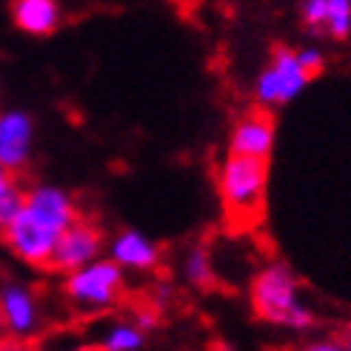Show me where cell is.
<instances>
[{"label":"cell","mask_w":351,"mask_h":351,"mask_svg":"<svg viewBox=\"0 0 351 351\" xmlns=\"http://www.w3.org/2000/svg\"><path fill=\"white\" fill-rule=\"evenodd\" d=\"M252 308L260 320L306 331L314 326V311L303 303L300 286L286 263H269L252 280Z\"/></svg>","instance_id":"obj_1"},{"label":"cell","mask_w":351,"mask_h":351,"mask_svg":"<svg viewBox=\"0 0 351 351\" xmlns=\"http://www.w3.org/2000/svg\"><path fill=\"white\" fill-rule=\"evenodd\" d=\"M269 186V163L252 157L226 154L217 169V197L226 220L234 226H252L260 220Z\"/></svg>","instance_id":"obj_2"},{"label":"cell","mask_w":351,"mask_h":351,"mask_svg":"<svg viewBox=\"0 0 351 351\" xmlns=\"http://www.w3.org/2000/svg\"><path fill=\"white\" fill-rule=\"evenodd\" d=\"M123 286H126V274L109 257H100L92 266L63 277V297L83 314H100L120 303Z\"/></svg>","instance_id":"obj_3"},{"label":"cell","mask_w":351,"mask_h":351,"mask_svg":"<svg viewBox=\"0 0 351 351\" xmlns=\"http://www.w3.org/2000/svg\"><path fill=\"white\" fill-rule=\"evenodd\" d=\"M311 75L297 60V49L277 46L271 51L269 63L260 69L254 80V100L263 109H277L291 103L297 95H303Z\"/></svg>","instance_id":"obj_4"},{"label":"cell","mask_w":351,"mask_h":351,"mask_svg":"<svg viewBox=\"0 0 351 351\" xmlns=\"http://www.w3.org/2000/svg\"><path fill=\"white\" fill-rule=\"evenodd\" d=\"M6 249L32 269H49L51 266V254H55V245L60 240V232H55L49 223H43L40 217H34L32 212L21 206V212L14 215V220L0 232Z\"/></svg>","instance_id":"obj_5"},{"label":"cell","mask_w":351,"mask_h":351,"mask_svg":"<svg viewBox=\"0 0 351 351\" xmlns=\"http://www.w3.org/2000/svg\"><path fill=\"white\" fill-rule=\"evenodd\" d=\"M103 252H106V234H103V229L97 223H92L89 217H80L75 226H69L60 234L49 269L66 277L72 271L92 266L95 260L103 257Z\"/></svg>","instance_id":"obj_6"},{"label":"cell","mask_w":351,"mask_h":351,"mask_svg":"<svg viewBox=\"0 0 351 351\" xmlns=\"http://www.w3.org/2000/svg\"><path fill=\"white\" fill-rule=\"evenodd\" d=\"M40 320L43 311L34 289H29L26 283H17V280L0 283V328H6L9 337L14 340L32 337L40 328Z\"/></svg>","instance_id":"obj_7"},{"label":"cell","mask_w":351,"mask_h":351,"mask_svg":"<svg viewBox=\"0 0 351 351\" xmlns=\"http://www.w3.org/2000/svg\"><path fill=\"white\" fill-rule=\"evenodd\" d=\"M34 154V120L23 109H3L0 112V166L21 174Z\"/></svg>","instance_id":"obj_8"},{"label":"cell","mask_w":351,"mask_h":351,"mask_svg":"<svg viewBox=\"0 0 351 351\" xmlns=\"http://www.w3.org/2000/svg\"><path fill=\"white\" fill-rule=\"evenodd\" d=\"M23 208L32 212L34 217H40L43 223H49L55 232H66L69 226H75L80 220V208L77 200L69 195L66 189L51 186V183H38L32 186L23 195Z\"/></svg>","instance_id":"obj_9"},{"label":"cell","mask_w":351,"mask_h":351,"mask_svg":"<svg viewBox=\"0 0 351 351\" xmlns=\"http://www.w3.org/2000/svg\"><path fill=\"white\" fill-rule=\"evenodd\" d=\"M106 252H109V260L114 266L126 274V271H134V274H149L160 266V245H157L149 234H143L140 229H123L117 232L109 243H106Z\"/></svg>","instance_id":"obj_10"},{"label":"cell","mask_w":351,"mask_h":351,"mask_svg":"<svg viewBox=\"0 0 351 351\" xmlns=\"http://www.w3.org/2000/svg\"><path fill=\"white\" fill-rule=\"evenodd\" d=\"M277 143V126L266 112L243 114L229 134V154L252 157V160H269V154Z\"/></svg>","instance_id":"obj_11"},{"label":"cell","mask_w":351,"mask_h":351,"mask_svg":"<svg viewBox=\"0 0 351 351\" xmlns=\"http://www.w3.org/2000/svg\"><path fill=\"white\" fill-rule=\"evenodd\" d=\"M300 17L314 34H326L331 40L351 38L348 0H306V3H300Z\"/></svg>","instance_id":"obj_12"},{"label":"cell","mask_w":351,"mask_h":351,"mask_svg":"<svg viewBox=\"0 0 351 351\" xmlns=\"http://www.w3.org/2000/svg\"><path fill=\"white\" fill-rule=\"evenodd\" d=\"M9 12L17 32L29 38H49L63 23V9L58 0H14Z\"/></svg>","instance_id":"obj_13"},{"label":"cell","mask_w":351,"mask_h":351,"mask_svg":"<svg viewBox=\"0 0 351 351\" xmlns=\"http://www.w3.org/2000/svg\"><path fill=\"white\" fill-rule=\"evenodd\" d=\"M146 343V335L140 331L132 320H114L106 326V331L100 335L97 346L103 351H140Z\"/></svg>","instance_id":"obj_14"},{"label":"cell","mask_w":351,"mask_h":351,"mask_svg":"<svg viewBox=\"0 0 351 351\" xmlns=\"http://www.w3.org/2000/svg\"><path fill=\"white\" fill-rule=\"evenodd\" d=\"M183 274L195 289H208L215 283V269H212V254L203 243L191 245L183 257Z\"/></svg>","instance_id":"obj_15"},{"label":"cell","mask_w":351,"mask_h":351,"mask_svg":"<svg viewBox=\"0 0 351 351\" xmlns=\"http://www.w3.org/2000/svg\"><path fill=\"white\" fill-rule=\"evenodd\" d=\"M23 195L26 191L21 189V183H17L14 174L0 166V232H3L6 226L14 220V215L21 212Z\"/></svg>","instance_id":"obj_16"},{"label":"cell","mask_w":351,"mask_h":351,"mask_svg":"<svg viewBox=\"0 0 351 351\" xmlns=\"http://www.w3.org/2000/svg\"><path fill=\"white\" fill-rule=\"evenodd\" d=\"M132 323L143 331V335H149V331H154L157 326H160V308L157 306H137L134 314H132Z\"/></svg>","instance_id":"obj_17"},{"label":"cell","mask_w":351,"mask_h":351,"mask_svg":"<svg viewBox=\"0 0 351 351\" xmlns=\"http://www.w3.org/2000/svg\"><path fill=\"white\" fill-rule=\"evenodd\" d=\"M297 60H300V66L306 69V72L314 77L320 72V69L326 66V58H323V51L320 49H314V46H303V49H297Z\"/></svg>","instance_id":"obj_18"},{"label":"cell","mask_w":351,"mask_h":351,"mask_svg":"<svg viewBox=\"0 0 351 351\" xmlns=\"http://www.w3.org/2000/svg\"><path fill=\"white\" fill-rule=\"evenodd\" d=\"M300 351H343L340 340H314L308 346H303Z\"/></svg>","instance_id":"obj_19"},{"label":"cell","mask_w":351,"mask_h":351,"mask_svg":"<svg viewBox=\"0 0 351 351\" xmlns=\"http://www.w3.org/2000/svg\"><path fill=\"white\" fill-rule=\"evenodd\" d=\"M337 340H340V346H343V351H351V326H348V328L343 331V335H340Z\"/></svg>","instance_id":"obj_20"},{"label":"cell","mask_w":351,"mask_h":351,"mask_svg":"<svg viewBox=\"0 0 351 351\" xmlns=\"http://www.w3.org/2000/svg\"><path fill=\"white\" fill-rule=\"evenodd\" d=\"M72 351H103L97 343H80V346H75Z\"/></svg>","instance_id":"obj_21"},{"label":"cell","mask_w":351,"mask_h":351,"mask_svg":"<svg viewBox=\"0 0 351 351\" xmlns=\"http://www.w3.org/2000/svg\"><path fill=\"white\" fill-rule=\"evenodd\" d=\"M0 351H14V346L12 343H0Z\"/></svg>","instance_id":"obj_22"}]
</instances>
